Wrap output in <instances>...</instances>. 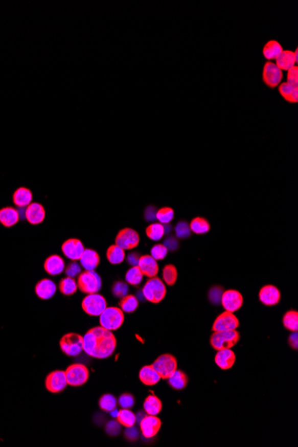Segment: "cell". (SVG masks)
<instances>
[{"mask_svg": "<svg viewBox=\"0 0 298 447\" xmlns=\"http://www.w3.org/2000/svg\"><path fill=\"white\" fill-rule=\"evenodd\" d=\"M117 346L116 336L101 326L92 328L83 337V351L95 359H106L114 353Z\"/></svg>", "mask_w": 298, "mask_h": 447, "instance_id": "cell-1", "label": "cell"}, {"mask_svg": "<svg viewBox=\"0 0 298 447\" xmlns=\"http://www.w3.org/2000/svg\"><path fill=\"white\" fill-rule=\"evenodd\" d=\"M142 294L146 300L152 304H159L166 296L165 282L158 277L150 278L143 286Z\"/></svg>", "mask_w": 298, "mask_h": 447, "instance_id": "cell-2", "label": "cell"}, {"mask_svg": "<svg viewBox=\"0 0 298 447\" xmlns=\"http://www.w3.org/2000/svg\"><path fill=\"white\" fill-rule=\"evenodd\" d=\"M240 334L235 330L214 331L211 336L210 344L214 350L232 349L239 343Z\"/></svg>", "mask_w": 298, "mask_h": 447, "instance_id": "cell-3", "label": "cell"}, {"mask_svg": "<svg viewBox=\"0 0 298 447\" xmlns=\"http://www.w3.org/2000/svg\"><path fill=\"white\" fill-rule=\"evenodd\" d=\"M124 322V312L121 308L106 307L105 311L99 315V323L102 328L114 331L119 329Z\"/></svg>", "mask_w": 298, "mask_h": 447, "instance_id": "cell-4", "label": "cell"}, {"mask_svg": "<svg viewBox=\"0 0 298 447\" xmlns=\"http://www.w3.org/2000/svg\"><path fill=\"white\" fill-rule=\"evenodd\" d=\"M78 288L84 294L99 293L102 288L101 277L94 271H85L78 276Z\"/></svg>", "mask_w": 298, "mask_h": 447, "instance_id": "cell-5", "label": "cell"}, {"mask_svg": "<svg viewBox=\"0 0 298 447\" xmlns=\"http://www.w3.org/2000/svg\"><path fill=\"white\" fill-rule=\"evenodd\" d=\"M59 345L67 356H77L83 351V337L77 333H68L62 337Z\"/></svg>", "mask_w": 298, "mask_h": 447, "instance_id": "cell-6", "label": "cell"}, {"mask_svg": "<svg viewBox=\"0 0 298 447\" xmlns=\"http://www.w3.org/2000/svg\"><path fill=\"white\" fill-rule=\"evenodd\" d=\"M64 372L66 376L67 384L74 388L86 384L89 377V371L84 364H71L70 366L67 367Z\"/></svg>", "mask_w": 298, "mask_h": 447, "instance_id": "cell-7", "label": "cell"}, {"mask_svg": "<svg viewBox=\"0 0 298 447\" xmlns=\"http://www.w3.org/2000/svg\"><path fill=\"white\" fill-rule=\"evenodd\" d=\"M81 307L87 315L96 317L105 311L107 307V302L100 294H88L81 302Z\"/></svg>", "mask_w": 298, "mask_h": 447, "instance_id": "cell-8", "label": "cell"}, {"mask_svg": "<svg viewBox=\"0 0 298 447\" xmlns=\"http://www.w3.org/2000/svg\"><path fill=\"white\" fill-rule=\"evenodd\" d=\"M152 366L163 379H168L174 373V371L178 370L177 359L170 353L160 355L154 361Z\"/></svg>", "mask_w": 298, "mask_h": 447, "instance_id": "cell-9", "label": "cell"}, {"mask_svg": "<svg viewBox=\"0 0 298 447\" xmlns=\"http://www.w3.org/2000/svg\"><path fill=\"white\" fill-rule=\"evenodd\" d=\"M262 78L263 83L273 90L281 83L283 79V72L272 61H267L263 67Z\"/></svg>", "mask_w": 298, "mask_h": 447, "instance_id": "cell-10", "label": "cell"}, {"mask_svg": "<svg viewBox=\"0 0 298 447\" xmlns=\"http://www.w3.org/2000/svg\"><path fill=\"white\" fill-rule=\"evenodd\" d=\"M140 240L141 238L137 231L130 228H125L120 231L116 236V244L123 248V250H131L137 248Z\"/></svg>", "mask_w": 298, "mask_h": 447, "instance_id": "cell-11", "label": "cell"}, {"mask_svg": "<svg viewBox=\"0 0 298 447\" xmlns=\"http://www.w3.org/2000/svg\"><path fill=\"white\" fill-rule=\"evenodd\" d=\"M45 386L47 390L52 394H58L63 392L67 386L66 376L63 370H54L46 377Z\"/></svg>", "mask_w": 298, "mask_h": 447, "instance_id": "cell-12", "label": "cell"}, {"mask_svg": "<svg viewBox=\"0 0 298 447\" xmlns=\"http://www.w3.org/2000/svg\"><path fill=\"white\" fill-rule=\"evenodd\" d=\"M239 327V321L234 312L225 311L218 316L214 321L212 329L213 331L235 330Z\"/></svg>", "mask_w": 298, "mask_h": 447, "instance_id": "cell-13", "label": "cell"}, {"mask_svg": "<svg viewBox=\"0 0 298 447\" xmlns=\"http://www.w3.org/2000/svg\"><path fill=\"white\" fill-rule=\"evenodd\" d=\"M221 304L225 311L235 312L242 307L244 304V298L242 294L234 289H228L223 291L221 297Z\"/></svg>", "mask_w": 298, "mask_h": 447, "instance_id": "cell-14", "label": "cell"}, {"mask_svg": "<svg viewBox=\"0 0 298 447\" xmlns=\"http://www.w3.org/2000/svg\"><path fill=\"white\" fill-rule=\"evenodd\" d=\"M142 436L145 438H153L157 435L161 429V419L155 415H146L140 421Z\"/></svg>", "mask_w": 298, "mask_h": 447, "instance_id": "cell-15", "label": "cell"}, {"mask_svg": "<svg viewBox=\"0 0 298 447\" xmlns=\"http://www.w3.org/2000/svg\"><path fill=\"white\" fill-rule=\"evenodd\" d=\"M84 250V245L78 238H69L62 244L63 255L72 261L80 260Z\"/></svg>", "mask_w": 298, "mask_h": 447, "instance_id": "cell-16", "label": "cell"}, {"mask_svg": "<svg viewBox=\"0 0 298 447\" xmlns=\"http://www.w3.org/2000/svg\"><path fill=\"white\" fill-rule=\"evenodd\" d=\"M281 294L277 286L266 285L263 286L259 292V299L262 304L266 306H273L280 303Z\"/></svg>", "mask_w": 298, "mask_h": 447, "instance_id": "cell-17", "label": "cell"}, {"mask_svg": "<svg viewBox=\"0 0 298 447\" xmlns=\"http://www.w3.org/2000/svg\"><path fill=\"white\" fill-rule=\"evenodd\" d=\"M46 212L42 205L39 203L30 204L25 208V219L32 225H39L45 220Z\"/></svg>", "mask_w": 298, "mask_h": 447, "instance_id": "cell-18", "label": "cell"}, {"mask_svg": "<svg viewBox=\"0 0 298 447\" xmlns=\"http://www.w3.org/2000/svg\"><path fill=\"white\" fill-rule=\"evenodd\" d=\"M137 266L143 273V275L148 277L149 279L156 277L159 272L157 261L149 255L141 256Z\"/></svg>", "mask_w": 298, "mask_h": 447, "instance_id": "cell-19", "label": "cell"}, {"mask_svg": "<svg viewBox=\"0 0 298 447\" xmlns=\"http://www.w3.org/2000/svg\"><path fill=\"white\" fill-rule=\"evenodd\" d=\"M214 362L221 370H230L235 364V353L232 349L219 350L214 358Z\"/></svg>", "mask_w": 298, "mask_h": 447, "instance_id": "cell-20", "label": "cell"}, {"mask_svg": "<svg viewBox=\"0 0 298 447\" xmlns=\"http://www.w3.org/2000/svg\"><path fill=\"white\" fill-rule=\"evenodd\" d=\"M56 285L50 279H43L36 284L35 293L39 298L48 300L52 298L56 292Z\"/></svg>", "mask_w": 298, "mask_h": 447, "instance_id": "cell-21", "label": "cell"}, {"mask_svg": "<svg viewBox=\"0 0 298 447\" xmlns=\"http://www.w3.org/2000/svg\"><path fill=\"white\" fill-rule=\"evenodd\" d=\"M44 269L51 276L59 275L65 269L64 261L59 255H50L44 262Z\"/></svg>", "mask_w": 298, "mask_h": 447, "instance_id": "cell-22", "label": "cell"}, {"mask_svg": "<svg viewBox=\"0 0 298 447\" xmlns=\"http://www.w3.org/2000/svg\"><path fill=\"white\" fill-rule=\"evenodd\" d=\"M20 220V215L17 209L12 206H7L0 209V223L4 227H14Z\"/></svg>", "mask_w": 298, "mask_h": 447, "instance_id": "cell-23", "label": "cell"}, {"mask_svg": "<svg viewBox=\"0 0 298 447\" xmlns=\"http://www.w3.org/2000/svg\"><path fill=\"white\" fill-rule=\"evenodd\" d=\"M80 262L85 271H94L100 263V256L99 253L93 249H85Z\"/></svg>", "mask_w": 298, "mask_h": 447, "instance_id": "cell-24", "label": "cell"}, {"mask_svg": "<svg viewBox=\"0 0 298 447\" xmlns=\"http://www.w3.org/2000/svg\"><path fill=\"white\" fill-rule=\"evenodd\" d=\"M33 195L30 189L21 187L16 189L13 194V202L19 208H26L30 204L32 203Z\"/></svg>", "mask_w": 298, "mask_h": 447, "instance_id": "cell-25", "label": "cell"}, {"mask_svg": "<svg viewBox=\"0 0 298 447\" xmlns=\"http://www.w3.org/2000/svg\"><path fill=\"white\" fill-rule=\"evenodd\" d=\"M141 382L146 386H154L157 384L162 378L152 365H146L141 368L139 373Z\"/></svg>", "mask_w": 298, "mask_h": 447, "instance_id": "cell-26", "label": "cell"}, {"mask_svg": "<svg viewBox=\"0 0 298 447\" xmlns=\"http://www.w3.org/2000/svg\"><path fill=\"white\" fill-rule=\"evenodd\" d=\"M298 60L295 58V52L291 50H283L281 55L278 56L276 59V65H277L282 72L288 71L295 65Z\"/></svg>", "mask_w": 298, "mask_h": 447, "instance_id": "cell-27", "label": "cell"}, {"mask_svg": "<svg viewBox=\"0 0 298 447\" xmlns=\"http://www.w3.org/2000/svg\"><path fill=\"white\" fill-rule=\"evenodd\" d=\"M279 92L281 97L289 104H296L298 102V87L288 83L287 81L281 82L279 86Z\"/></svg>", "mask_w": 298, "mask_h": 447, "instance_id": "cell-28", "label": "cell"}, {"mask_svg": "<svg viewBox=\"0 0 298 447\" xmlns=\"http://www.w3.org/2000/svg\"><path fill=\"white\" fill-rule=\"evenodd\" d=\"M282 51H283V48L281 43L277 40L270 39L263 46V56L268 61H272L277 59L278 56L281 55Z\"/></svg>", "mask_w": 298, "mask_h": 447, "instance_id": "cell-29", "label": "cell"}, {"mask_svg": "<svg viewBox=\"0 0 298 447\" xmlns=\"http://www.w3.org/2000/svg\"><path fill=\"white\" fill-rule=\"evenodd\" d=\"M143 408L148 415L157 416L163 409V404L156 395H150L145 400Z\"/></svg>", "mask_w": 298, "mask_h": 447, "instance_id": "cell-30", "label": "cell"}, {"mask_svg": "<svg viewBox=\"0 0 298 447\" xmlns=\"http://www.w3.org/2000/svg\"><path fill=\"white\" fill-rule=\"evenodd\" d=\"M168 383L175 390H182L186 388L189 383V378L182 370H176L174 373L168 378Z\"/></svg>", "mask_w": 298, "mask_h": 447, "instance_id": "cell-31", "label": "cell"}, {"mask_svg": "<svg viewBox=\"0 0 298 447\" xmlns=\"http://www.w3.org/2000/svg\"><path fill=\"white\" fill-rule=\"evenodd\" d=\"M106 258L112 264H120L125 259V250L117 244H112L106 251Z\"/></svg>", "mask_w": 298, "mask_h": 447, "instance_id": "cell-32", "label": "cell"}, {"mask_svg": "<svg viewBox=\"0 0 298 447\" xmlns=\"http://www.w3.org/2000/svg\"><path fill=\"white\" fill-rule=\"evenodd\" d=\"M116 419L122 426L125 428L135 426V424L137 422L136 414L133 412H131L130 409L122 408V410H120L119 412H117Z\"/></svg>", "mask_w": 298, "mask_h": 447, "instance_id": "cell-33", "label": "cell"}, {"mask_svg": "<svg viewBox=\"0 0 298 447\" xmlns=\"http://www.w3.org/2000/svg\"><path fill=\"white\" fill-rule=\"evenodd\" d=\"M119 306L123 312L131 314L136 311L139 307V300L133 295H126L125 297L121 298Z\"/></svg>", "mask_w": 298, "mask_h": 447, "instance_id": "cell-34", "label": "cell"}, {"mask_svg": "<svg viewBox=\"0 0 298 447\" xmlns=\"http://www.w3.org/2000/svg\"><path fill=\"white\" fill-rule=\"evenodd\" d=\"M190 230L195 234H205L210 231V223L203 217H196L190 223Z\"/></svg>", "mask_w": 298, "mask_h": 447, "instance_id": "cell-35", "label": "cell"}, {"mask_svg": "<svg viewBox=\"0 0 298 447\" xmlns=\"http://www.w3.org/2000/svg\"><path fill=\"white\" fill-rule=\"evenodd\" d=\"M77 289V281L74 278L66 277L60 280L59 290L63 296H72L76 293Z\"/></svg>", "mask_w": 298, "mask_h": 447, "instance_id": "cell-36", "label": "cell"}, {"mask_svg": "<svg viewBox=\"0 0 298 447\" xmlns=\"http://www.w3.org/2000/svg\"><path fill=\"white\" fill-rule=\"evenodd\" d=\"M146 234L148 236V238H150L151 240L158 241L165 236V225L160 223V222L150 224V225H148L147 230H146Z\"/></svg>", "mask_w": 298, "mask_h": 447, "instance_id": "cell-37", "label": "cell"}, {"mask_svg": "<svg viewBox=\"0 0 298 447\" xmlns=\"http://www.w3.org/2000/svg\"><path fill=\"white\" fill-rule=\"evenodd\" d=\"M143 273L141 272L139 266H132L125 275V280L128 284L131 286H139L143 280Z\"/></svg>", "mask_w": 298, "mask_h": 447, "instance_id": "cell-38", "label": "cell"}, {"mask_svg": "<svg viewBox=\"0 0 298 447\" xmlns=\"http://www.w3.org/2000/svg\"><path fill=\"white\" fill-rule=\"evenodd\" d=\"M283 326L289 331L295 332L298 330V312L294 310L288 311L283 317Z\"/></svg>", "mask_w": 298, "mask_h": 447, "instance_id": "cell-39", "label": "cell"}, {"mask_svg": "<svg viewBox=\"0 0 298 447\" xmlns=\"http://www.w3.org/2000/svg\"><path fill=\"white\" fill-rule=\"evenodd\" d=\"M117 399L114 395L111 394H105L99 398V406L102 411L111 412L116 410L117 406Z\"/></svg>", "mask_w": 298, "mask_h": 447, "instance_id": "cell-40", "label": "cell"}, {"mask_svg": "<svg viewBox=\"0 0 298 447\" xmlns=\"http://www.w3.org/2000/svg\"><path fill=\"white\" fill-rule=\"evenodd\" d=\"M178 279V271L172 264H167L163 269V280L168 286H173Z\"/></svg>", "mask_w": 298, "mask_h": 447, "instance_id": "cell-41", "label": "cell"}, {"mask_svg": "<svg viewBox=\"0 0 298 447\" xmlns=\"http://www.w3.org/2000/svg\"><path fill=\"white\" fill-rule=\"evenodd\" d=\"M156 219L162 224H169L174 218V211L171 207H163L156 211Z\"/></svg>", "mask_w": 298, "mask_h": 447, "instance_id": "cell-42", "label": "cell"}, {"mask_svg": "<svg viewBox=\"0 0 298 447\" xmlns=\"http://www.w3.org/2000/svg\"><path fill=\"white\" fill-rule=\"evenodd\" d=\"M176 237L178 238H188L191 234L190 224L185 220L179 221L175 227Z\"/></svg>", "mask_w": 298, "mask_h": 447, "instance_id": "cell-43", "label": "cell"}, {"mask_svg": "<svg viewBox=\"0 0 298 447\" xmlns=\"http://www.w3.org/2000/svg\"><path fill=\"white\" fill-rule=\"evenodd\" d=\"M168 249L164 244H157L151 249V256L156 261H162L167 256Z\"/></svg>", "mask_w": 298, "mask_h": 447, "instance_id": "cell-44", "label": "cell"}, {"mask_svg": "<svg viewBox=\"0 0 298 447\" xmlns=\"http://www.w3.org/2000/svg\"><path fill=\"white\" fill-rule=\"evenodd\" d=\"M112 293L116 297L122 298V297H125L129 293V286L127 285L126 282L117 281V282L112 285Z\"/></svg>", "mask_w": 298, "mask_h": 447, "instance_id": "cell-45", "label": "cell"}, {"mask_svg": "<svg viewBox=\"0 0 298 447\" xmlns=\"http://www.w3.org/2000/svg\"><path fill=\"white\" fill-rule=\"evenodd\" d=\"M117 403L123 409H131L135 405V398L131 394L124 393L123 395H120Z\"/></svg>", "mask_w": 298, "mask_h": 447, "instance_id": "cell-46", "label": "cell"}, {"mask_svg": "<svg viewBox=\"0 0 298 447\" xmlns=\"http://www.w3.org/2000/svg\"><path fill=\"white\" fill-rule=\"evenodd\" d=\"M65 274L67 277L70 278H75L76 276H79L81 273V265L78 263L77 261H73V262H70L66 268L64 269Z\"/></svg>", "mask_w": 298, "mask_h": 447, "instance_id": "cell-47", "label": "cell"}, {"mask_svg": "<svg viewBox=\"0 0 298 447\" xmlns=\"http://www.w3.org/2000/svg\"><path fill=\"white\" fill-rule=\"evenodd\" d=\"M122 425L117 420H110L105 425V432L111 437H116L121 432Z\"/></svg>", "mask_w": 298, "mask_h": 447, "instance_id": "cell-48", "label": "cell"}, {"mask_svg": "<svg viewBox=\"0 0 298 447\" xmlns=\"http://www.w3.org/2000/svg\"><path fill=\"white\" fill-rule=\"evenodd\" d=\"M223 294V289L221 286H214L209 291V299L212 304H219L221 303V297Z\"/></svg>", "mask_w": 298, "mask_h": 447, "instance_id": "cell-49", "label": "cell"}, {"mask_svg": "<svg viewBox=\"0 0 298 447\" xmlns=\"http://www.w3.org/2000/svg\"><path fill=\"white\" fill-rule=\"evenodd\" d=\"M288 72V75H287V82L289 84H291L293 86H295V87H298V66L297 65H294V66L290 68L289 70L287 71Z\"/></svg>", "mask_w": 298, "mask_h": 447, "instance_id": "cell-50", "label": "cell"}, {"mask_svg": "<svg viewBox=\"0 0 298 447\" xmlns=\"http://www.w3.org/2000/svg\"><path fill=\"white\" fill-rule=\"evenodd\" d=\"M124 435H125L127 440L136 441L139 438L140 432H139V430H137V428H135V426H132L130 427V428H126Z\"/></svg>", "mask_w": 298, "mask_h": 447, "instance_id": "cell-51", "label": "cell"}, {"mask_svg": "<svg viewBox=\"0 0 298 447\" xmlns=\"http://www.w3.org/2000/svg\"><path fill=\"white\" fill-rule=\"evenodd\" d=\"M164 244L168 250H171V251H175L176 249L179 248V241L174 237H169V238H166Z\"/></svg>", "mask_w": 298, "mask_h": 447, "instance_id": "cell-52", "label": "cell"}, {"mask_svg": "<svg viewBox=\"0 0 298 447\" xmlns=\"http://www.w3.org/2000/svg\"><path fill=\"white\" fill-rule=\"evenodd\" d=\"M140 258H141V255L139 253H131L128 255L127 261H128V263H130L132 267V266H137Z\"/></svg>", "mask_w": 298, "mask_h": 447, "instance_id": "cell-53", "label": "cell"}, {"mask_svg": "<svg viewBox=\"0 0 298 447\" xmlns=\"http://www.w3.org/2000/svg\"><path fill=\"white\" fill-rule=\"evenodd\" d=\"M155 214H156V209L154 208V206H148V208L146 209V212H145L146 220H148V221L155 220L156 219Z\"/></svg>", "mask_w": 298, "mask_h": 447, "instance_id": "cell-54", "label": "cell"}, {"mask_svg": "<svg viewBox=\"0 0 298 447\" xmlns=\"http://www.w3.org/2000/svg\"><path fill=\"white\" fill-rule=\"evenodd\" d=\"M288 344L291 347L292 349L297 350L298 348V334L297 331L293 332L291 335L289 336L288 339Z\"/></svg>", "mask_w": 298, "mask_h": 447, "instance_id": "cell-55", "label": "cell"}, {"mask_svg": "<svg viewBox=\"0 0 298 447\" xmlns=\"http://www.w3.org/2000/svg\"><path fill=\"white\" fill-rule=\"evenodd\" d=\"M145 416H146V415H145V414H144V413H143V412H140V413H139V414H137V415H136V419H137V421H139V422H140V421H141V419H143V418H144Z\"/></svg>", "mask_w": 298, "mask_h": 447, "instance_id": "cell-56", "label": "cell"}]
</instances>
